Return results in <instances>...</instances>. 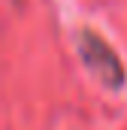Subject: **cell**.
<instances>
[{
	"mask_svg": "<svg viewBox=\"0 0 127 130\" xmlns=\"http://www.w3.org/2000/svg\"><path fill=\"white\" fill-rule=\"evenodd\" d=\"M79 52H82L85 67L94 73L103 85H109V88H121V82H124V70H121V64H118L115 52H112L97 33L85 30L82 36H79Z\"/></svg>",
	"mask_w": 127,
	"mask_h": 130,
	"instance_id": "1",
	"label": "cell"
}]
</instances>
